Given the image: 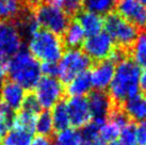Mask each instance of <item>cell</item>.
<instances>
[{
  "mask_svg": "<svg viewBox=\"0 0 146 145\" xmlns=\"http://www.w3.org/2000/svg\"><path fill=\"white\" fill-rule=\"evenodd\" d=\"M107 145H122L118 141H114V142H111V143H108Z\"/></svg>",
  "mask_w": 146,
  "mask_h": 145,
  "instance_id": "obj_41",
  "label": "cell"
},
{
  "mask_svg": "<svg viewBox=\"0 0 146 145\" xmlns=\"http://www.w3.org/2000/svg\"><path fill=\"white\" fill-rule=\"evenodd\" d=\"M42 75L46 77H56L58 78V62H43L41 64Z\"/></svg>",
  "mask_w": 146,
  "mask_h": 145,
  "instance_id": "obj_35",
  "label": "cell"
},
{
  "mask_svg": "<svg viewBox=\"0 0 146 145\" xmlns=\"http://www.w3.org/2000/svg\"><path fill=\"white\" fill-rule=\"evenodd\" d=\"M117 141L122 145H138L134 132V125L128 123L125 127H123Z\"/></svg>",
  "mask_w": 146,
  "mask_h": 145,
  "instance_id": "obj_31",
  "label": "cell"
},
{
  "mask_svg": "<svg viewBox=\"0 0 146 145\" xmlns=\"http://www.w3.org/2000/svg\"><path fill=\"white\" fill-rule=\"evenodd\" d=\"M122 110L128 120L135 123L146 122V96L139 93L123 104Z\"/></svg>",
  "mask_w": 146,
  "mask_h": 145,
  "instance_id": "obj_16",
  "label": "cell"
},
{
  "mask_svg": "<svg viewBox=\"0 0 146 145\" xmlns=\"http://www.w3.org/2000/svg\"><path fill=\"white\" fill-rule=\"evenodd\" d=\"M93 89L89 72H83L69 80L65 91L70 97H85Z\"/></svg>",
  "mask_w": 146,
  "mask_h": 145,
  "instance_id": "obj_18",
  "label": "cell"
},
{
  "mask_svg": "<svg viewBox=\"0 0 146 145\" xmlns=\"http://www.w3.org/2000/svg\"><path fill=\"white\" fill-rule=\"evenodd\" d=\"M12 117V112L0 102V142L11 128Z\"/></svg>",
  "mask_w": 146,
  "mask_h": 145,
  "instance_id": "obj_29",
  "label": "cell"
},
{
  "mask_svg": "<svg viewBox=\"0 0 146 145\" xmlns=\"http://www.w3.org/2000/svg\"><path fill=\"white\" fill-rule=\"evenodd\" d=\"M116 0H82L88 11L95 12L97 14H109L114 8Z\"/></svg>",
  "mask_w": 146,
  "mask_h": 145,
  "instance_id": "obj_28",
  "label": "cell"
},
{
  "mask_svg": "<svg viewBox=\"0 0 146 145\" xmlns=\"http://www.w3.org/2000/svg\"><path fill=\"white\" fill-rule=\"evenodd\" d=\"M29 2H31V3H36L38 0H28Z\"/></svg>",
  "mask_w": 146,
  "mask_h": 145,
  "instance_id": "obj_42",
  "label": "cell"
},
{
  "mask_svg": "<svg viewBox=\"0 0 146 145\" xmlns=\"http://www.w3.org/2000/svg\"><path fill=\"white\" fill-rule=\"evenodd\" d=\"M115 72V63L111 60H104L94 65L89 72L92 86L96 91H105L109 89Z\"/></svg>",
  "mask_w": 146,
  "mask_h": 145,
  "instance_id": "obj_14",
  "label": "cell"
},
{
  "mask_svg": "<svg viewBox=\"0 0 146 145\" xmlns=\"http://www.w3.org/2000/svg\"><path fill=\"white\" fill-rule=\"evenodd\" d=\"M35 18L44 30L52 32L57 35L63 34L69 21L68 14L63 9L50 2H43L36 7L34 12Z\"/></svg>",
  "mask_w": 146,
  "mask_h": 145,
  "instance_id": "obj_4",
  "label": "cell"
},
{
  "mask_svg": "<svg viewBox=\"0 0 146 145\" xmlns=\"http://www.w3.org/2000/svg\"><path fill=\"white\" fill-rule=\"evenodd\" d=\"M21 0H0V21H9L21 12Z\"/></svg>",
  "mask_w": 146,
  "mask_h": 145,
  "instance_id": "obj_27",
  "label": "cell"
},
{
  "mask_svg": "<svg viewBox=\"0 0 146 145\" xmlns=\"http://www.w3.org/2000/svg\"><path fill=\"white\" fill-rule=\"evenodd\" d=\"M2 84H3V83H2V80H1V78H0V92H1V88H2Z\"/></svg>",
  "mask_w": 146,
  "mask_h": 145,
  "instance_id": "obj_43",
  "label": "cell"
},
{
  "mask_svg": "<svg viewBox=\"0 0 146 145\" xmlns=\"http://www.w3.org/2000/svg\"><path fill=\"white\" fill-rule=\"evenodd\" d=\"M65 102L68 111L70 127L76 129L83 128L91 122L92 116L85 97H70Z\"/></svg>",
  "mask_w": 146,
  "mask_h": 145,
  "instance_id": "obj_11",
  "label": "cell"
},
{
  "mask_svg": "<svg viewBox=\"0 0 146 145\" xmlns=\"http://www.w3.org/2000/svg\"><path fill=\"white\" fill-rule=\"evenodd\" d=\"M91 59L80 49L66 50L58 61V79L68 82L76 76L86 72Z\"/></svg>",
  "mask_w": 146,
  "mask_h": 145,
  "instance_id": "obj_5",
  "label": "cell"
},
{
  "mask_svg": "<svg viewBox=\"0 0 146 145\" xmlns=\"http://www.w3.org/2000/svg\"><path fill=\"white\" fill-rule=\"evenodd\" d=\"M34 133L23 129L11 127L8 133L2 139V145H31Z\"/></svg>",
  "mask_w": 146,
  "mask_h": 145,
  "instance_id": "obj_21",
  "label": "cell"
},
{
  "mask_svg": "<svg viewBox=\"0 0 146 145\" xmlns=\"http://www.w3.org/2000/svg\"><path fill=\"white\" fill-rule=\"evenodd\" d=\"M134 132L138 145H146V122L137 123L134 125Z\"/></svg>",
  "mask_w": 146,
  "mask_h": 145,
  "instance_id": "obj_34",
  "label": "cell"
},
{
  "mask_svg": "<svg viewBox=\"0 0 146 145\" xmlns=\"http://www.w3.org/2000/svg\"><path fill=\"white\" fill-rule=\"evenodd\" d=\"M104 121H96V120H91L90 123L82 128L81 136L83 140L88 141H97L98 140V132H99V127L102 124Z\"/></svg>",
  "mask_w": 146,
  "mask_h": 145,
  "instance_id": "obj_30",
  "label": "cell"
},
{
  "mask_svg": "<svg viewBox=\"0 0 146 145\" xmlns=\"http://www.w3.org/2000/svg\"><path fill=\"white\" fill-rule=\"evenodd\" d=\"M95 142L96 141H88V140H83L82 139V141L80 142L79 145H95Z\"/></svg>",
  "mask_w": 146,
  "mask_h": 145,
  "instance_id": "obj_39",
  "label": "cell"
},
{
  "mask_svg": "<svg viewBox=\"0 0 146 145\" xmlns=\"http://www.w3.org/2000/svg\"><path fill=\"white\" fill-rule=\"evenodd\" d=\"M92 120L106 121L113 110V101L105 91H95L86 98Z\"/></svg>",
  "mask_w": 146,
  "mask_h": 145,
  "instance_id": "obj_13",
  "label": "cell"
},
{
  "mask_svg": "<svg viewBox=\"0 0 146 145\" xmlns=\"http://www.w3.org/2000/svg\"><path fill=\"white\" fill-rule=\"evenodd\" d=\"M82 46V51L91 60H96L99 62L110 59L115 51L113 40L106 31H102L95 35L88 36Z\"/></svg>",
  "mask_w": 146,
  "mask_h": 145,
  "instance_id": "obj_8",
  "label": "cell"
},
{
  "mask_svg": "<svg viewBox=\"0 0 146 145\" xmlns=\"http://www.w3.org/2000/svg\"><path fill=\"white\" fill-rule=\"evenodd\" d=\"M63 34H64L63 42L67 47H69V49H78L79 46L83 44L86 36L77 20L69 23Z\"/></svg>",
  "mask_w": 146,
  "mask_h": 145,
  "instance_id": "obj_20",
  "label": "cell"
},
{
  "mask_svg": "<svg viewBox=\"0 0 146 145\" xmlns=\"http://www.w3.org/2000/svg\"><path fill=\"white\" fill-rule=\"evenodd\" d=\"M128 123L129 120L122 109H113L108 118L102 122L99 127L98 140L104 142L105 144L117 141L122 128Z\"/></svg>",
  "mask_w": 146,
  "mask_h": 145,
  "instance_id": "obj_9",
  "label": "cell"
},
{
  "mask_svg": "<svg viewBox=\"0 0 146 145\" xmlns=\"http://www.w3.org/2000/svg\"><path fill=\"white\" fill-rule=\"evenodd\" d=\"M28 50L36 60L57 63L63 55V41L57 34L40 29L28 39Z\"/></svg>",
  "mask_w": 146,
  "mask_h": 145,
  "instance_id": "obj_3",
  "label": "cell"
},
{
  "mask_svg": "<svg viewBox=\"0 0 146 145\" xmlns=\"http://www.w3.org/2000/svg\"><path fill=\"white\" fill-rule=\"evenodd\" d=\"M51 118L53 122L54 130H62L67 127H70V122H69V115L66 107V102L61 101L57 106H54L50 110Z\"/></svg>",
  "mask_w": 146,
  "mask_h": 145,
  "instance_id": "obj_22",
  "label": "cell"
},
{
  "mask_svg": "<svg viewBox=\"0 0 146 145\" xmlns=\"http://www.w3.org/2000/svg\"><path fill=\"white\" fill-rule=\"evenodd\" d=\"M21 110H25L27 112L33 113V114H38L41 112V107L38 105L37 100L35 99V97L33 95H27L26 99H25Z\"/></svg>",
  "mask_w": 146,
  "mask_h": 145,
  "instance_id": "obj_33",
  "label": "cell"
},
{
  "mask_svg": "<svg viewBox=\"0 0 146 145\" xmlns=\"http://www.w3.org/2000/svg\"><path fill=\"white\" fill-rule=\"evenodd\" d=\"M11 81L25 90H33L42 78L41 63L28 49H21L9 60L8 72Z\"/></svg>",
  "mask_w": 146,
  "mask_h": 145,
  "instance_id": "obj_2",
  "label": "cell"
},
{
  "mask_svg": "<svg viewBox=\"0 0 146 145\" xmlns=\"http://www.w3.org/2000/svg\"><path fill=\"white\" fill-rule=\"evenodd\" d=\"M56 145H79L82 141L81 131L74 127L59 130L54 137Z\"/></svg>",
  "mask_w": 146,
  "mask_h": 145,
  "instance_id": "obj_25",
  "label": "cell"
},
{
  "mask_svg": "<svg viewBox=\"0 0 146 145\" xmlns=\"http://www.w3.org/2000/svg\"><path fill=\"white\" fill-rule=\"evenodd\" d=\"M26 97V90L15 82L8 81L2 84L0 92V102L5 106L11 112L21 110Z\"/></svg>",
  "mask_w": 146,
  "mask_h": 145,
  "instance_id": "obj_15",
  "label": "cell"
},
{
  "mask_svg": "<svg viewBox=\"0 0 146 145\" xmlns=\"http://www.w3.org/2000/svg\"><path fill=\"white\" fill-rule=\"evenodd\" d=\"M9 66V59L8 56H5L4 53H0V78L3 76L4 74L8 72Z\"/></svg>",
  "mask_w": 146,
  "mask_h": 145,
  "instance_id": "obj_36",
  "label": "cell"
},
{
  "mask_svg": "<svg viewBox=\"0 0 146 145\" xmlns=\"http://www.w3.org/2000/svg\"><path fill=\"white\" fill-rule=\"evenodd\" d=\"M33 96L35 97L42 110L49 111L62 101L65 88L62 81L56 77L42 76L34 88Z\"/></svg>",
  "mask_w": 146,
  "mask_h": 145,
  "instance_id": "obj_6",
  "label": "cell"
},
{
  "mask_svg": "<svg viewBox=\"0 0 146 145\" xmlns=\"http://www.w3.org/2000/svg\"><path fill=\"white\" fill-rule=\"evenodd\" d=\"M37 114L27 112L25 110H19L16 115L12 117V125L11 127L19 128L26 131L34 133V127H35V120Z\"/></svg>",
  "mask_w": 146,
  "mask_h": 145,
  "instance_id": "obj_24",
  "label": "cell"
},
{
  "mask_svg": "<svg viewBox=\"0 0 146 145\" xmlns=\"http://www.w3.org/2000/svg\"><path fill=\"white\" fill-rule=\"evenodd\" d=\"M141 67L129 58H124L115 66L113 79L109 86V96L113 102L124 104L140 91Z\"/></svg>",
  "mask_w": 146,
  "mask_h": 145,
  "instance_id": "obj_1",
  "label": "cell"
},
{
  "mask_svg": "<svg viewBox=\"0 0 146 145\" xmlns=\"http://www.w3.org/2000/svg\"><path fill=\"white\" fill-rule=\"evenodd\" d=\"M53 131H54V126L50 111H41L36 115L34 132H36L37 136L40 137L49 138L53 133Z\"/></svg>",
  "mask_w": 146,
  "mask_h": 145,
  "instance_id": "obj_23",
  "label": "cell"
},
{
  "mask_svg": "<svg viewBox=\"0 0 146 145\" xmlns=\"http://www.w3.org/2000/svg\"><path fill=\"white\" fill-rule=\"evenodd\" d=\"M18 31L21 33V37H31V36L40 30V25L37 23L34 13L29 10H21V12L17 15L16 24Z\"/></svg>",
  "mask_w": 146,
  "mask_h": 145,
  "instance_id": "obj_19",
  "label": "cell"
},
{
  "mask_svg": "<svg viewBox=\"0 0 146 145\" xmlns=\"http://www.w3.org/2000/svg\"><path fill=\"white\" fill-rule=\"evenodd\" d=\"M31 145H52L51 142L48 138H44V137H40V136H36L34 137Z\"/></svg>",
  "mask_w": 146,
  "mask_h": 145,
  "instance_id": "obj_37",
  "label": "cell"
},
{
  "mask_svg": "<svg viewBox=\"0 0 146 145\" xmlns=\"http://www.w3.org/2000/svg\"><path fill=\"white\" fill-rule=\"evenodd\" d=\"M139 67L146 69V32L139 34L132 45V59Z\"/></svg>",
  "mask_w": 146,
  "mask_h": 145,
  "instance_id": "obj_26",
  "label": "cell"
},
{
  "mask_svg": "<svg viewBox=\"0 0 146 145\" xmlns=\"http://www.w3.org/2000/svg\"><path fill=\"white\" fill-rule=\"evenodd\" d=\"M77 21L83 29L86 36H92L102 32L105 25V18L102 17V15L88 10L82 11L78 14Z\"/></svg>",
  "mask_w": 146,
  "mask_h": 145,
  "instance_id": "obj_17",
  "label": "cell"
},
{
  "mask_svg": "<svg viewBox=\"0 0 146 145\" xmlns=\"http://www.w3.org/2000/svg\"><path fill=\"white\" fill-rule=\"evenodd\" d=\"M49 2L63 9L67 14L78 13L82 5V0H49Z\"/></svg>",
  "mask_w": 146,
  "mask_h": 145,
  "instance_id": "obj_32",
  "label": "cell"
},
{
  "mask_svg": "<svg viewBox=\"0 0 146 145\" xmlns=\"http://www.w3.org/2000/svg\"><path fill=\"white\" fill-rule=\"evenodd\" d=\"M21 33L14 23L0 21V53L14 56L21 49Z\"/></svg>",
  "mask_w": 146,
  "mask_h": 145,
  "instance_id": "obj_10",
  "label": "cell"
},
{
  "mask_svg": "<svg viewBox=\"0 0 146 145\" xmlns=\"http://www.w3.org/2000/svg\"><path fill=\"white\" fill-rule=\"evenodd\" d=\"M139 85H140V90L143 92V95L146 96V69H144V71L141 72Z\"/></svg>",
  "mask_w": 146,
  "mask_h": 145,
  "instance_id": "obj_38",
  "label": "cell"
},
{
  "mask_svg": "<svg viewBox=\"0 0 146 145\" xmlns=\"http://www.w3.org/2000/svg\"><path fill=\"white\" fill-rule=\"evenodd\" d=\"M117 14L137 28H146V8L137 0H118Z\"/></svg>",
  "mask_w": 146,
  "mask_h": 145,
  "instance_id": "obj_12",
  "label": "cell"
},
{
  "mask_svg": "<svg viewBox=\"0 0 146 145\" xmlns=\"http://www.w3.org/2000/svg\"><path fill=\"white\" fill-rule=\"evenodd\" d=\"M139 3H141L143 5V7H145L146 8V0H137Z\"/></svg>",
  "mask_w": 146,
  "mask_h": 145,
  "instance_id": "obj_40",
  "label": "cell"
},
{
  "mask_svg": "<svg viewBox=\"0 0 146 145\" xmlns=\"http://www.w3.org/2000/svg\"><path fill=\"white\" fill-rule=\"evenodd\" d=\"M104 28L114 43L124 48L132 46L139 36L138 28L124 19L117 13H109L105 18Z\"/></svg>",
  "mask_w": 146,
  "mask_h": 145,
  "instance_id": "obj_7",
  "label": "cell"
}]
</instances>
